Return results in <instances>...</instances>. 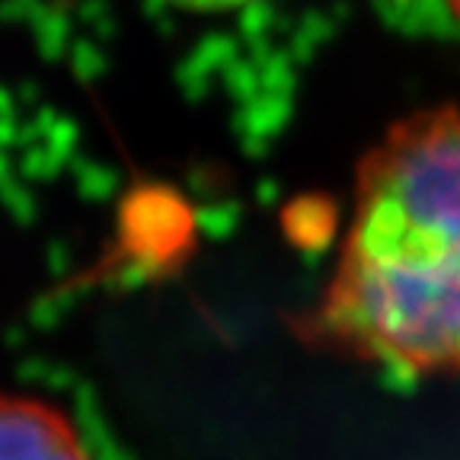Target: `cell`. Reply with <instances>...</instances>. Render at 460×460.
<instances>
[{"label":"cell","instance_id":"2","mask_svg":"<svg viewBox=\"0 0 460 460\" xmlns=\"http://www.w3.org/2000/svg\"><path fill=\"white\" fill-rule=\"evenodd\" d=\"M0 460H93L74 422L36 396L0 394Z\"/></svg>","mask_w":460,"mask_h":460},{"label":"cell","instance_id":"1","mask_svg":"<svg viewBox=\"0 0 460 460\" xmlns=\"http://www.w3.org/2000/svg\"><path fill=\"white\" fill-rule=\"evenodd\" d=\"M304 332L412 377L460 374V109L410 115L365 154Z\"/></svg>","mask_w":460,"mask_h":460},{"label":"cell","instance_id":"4","mask_svg":"<svg viewBox=\"0 0 460 460\" xmlns=\"http://www.w3.org/2000/svg\"><path fill=\"white\" fill-rule=\"evenodd\" d=\"M447 7H451V13L460 20V0H447Z\"/></svg>","mask_w":460,"mask_h":460},{"label":"cell","instance_id":"3","mask_svg":"<svg viewBox=\"0 0 460 460\" xmlns=\"http://www.w3.org/2000/svg\"><path fill=\"white\" fill-rule=\"evenodd\" d=\"M164 4L189 10V13H224V10H237L252 0H164Z\"/></svg>","mask_w":460,"mask_h":460}]
</instances>
